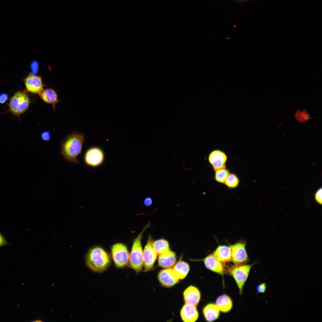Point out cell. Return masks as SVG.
I'll return each instance as SVG.
<instances>
[{
	"mask_svg": "<svg viewBox=\"0 0 322 322\" xmlns=\"http://www.w3.org/2000/svg\"><path fill=\"white\" fill-rule=\"evenodd\" d=\"M85 138L84 134L79 132L74 133L67 137L61 146V153L65 159L74 163H79L77 157L81 153Z\"/></svg>",
	"mask_w": 322,
	"mask_h": 322,
	"instance_id": "cell-1",
	"label": "cell"
},
{
	"mask_svg": "<svg viewBox=\"0 0 322 322\" xmlns=\"http://www.w3.org/2000/svg\"><path fill=\"white\" fill-rule=\"evenodd\" d=\"M185 303L197 306L200 301L201 294L199 290L196 287L191 286L187 288L183 293Z\"/></svg>",
	"mask_w": 322,
	"mask_h": 322,
	"instance_id": "cell-15",
	"label": "cell"
},
{
	"mask_svg": "<svg viewBox=\"0 0 322 322\" xmlns=\"http://www.w3.org/2000/svg\"><path fill=\"white\" fill-rule=\"evenodd\" d=\"M180 314L182 319L185 322H195L199 317L196 306L187 303L182 307Z\"/></svg>",
	"mask_w": 322,
	"mask_h": 322,
	"instance_id": "cell-13",
	"label": "cell"
},
{
	"mask_svg": "<svg viewBox=\"0 0 322 322\" xmlns=\"http://www.w3.org/2000/svg\"><path fill=\"white\" fill-rule=\"evenodd\" d=\"M174 265L172 269L177 277L179 280L184 279L189 272V264L184 261L180 260Z\"/></svg>",
	"mask_w": 322,
	"mask_h": 322,
	"instance_id": "cell-20",
	"label": "cell"
},
{
	"mask_svg": "<svg viewBox=\"0 0 322 322\" xmlns=\"http://www.w3.org/2000/svg\"><path fill=\"white\" fill-rule=\"evenodd\" d=\"M256 262L249 265H236L231 266L228 269L230 274L234 279L241 294L244 285L248 277L252 267Z\"/></svg>",
	"mask_w": 322,
	"mask_h": 322,
	"instance_id": "cell-5",
	"label": "cell"
},
{
	"mask_svg": "<svg viewBox=\"0 0 322 322\" xmlns=\"http://www.w3.org/2000/svg\"><path fill=\"white\" fill-rule=\"evenodd\" d=\"M8 96L6 93H3L0 95V103H4L8 99Z\"/></svg>",
	"mask_w": 322,
	"mask_h": 322,
	"instance_id": "cell-29",
	"label": "cell"
},
{
	"mask_svg": "<svg viewBox=\"0 0 322 322\" xmlns=\"http://www.w3.org/2000/svg\"><path fill=\"white\" fill-rule=\"evenodd\" d=\"M152 246L157 254L160 255L170 250L168 241L161 239L152 242Z\"/></svg>",
	"mask_w": 322,
	"mask_h": 322,
	"instance_id": "cell-22",
	"label": "cell"
},
{
	"mask_svg": "<svg viewBox=\"0 0 322 322\" xmlns=\"http://www.w3.org/2000/svg\"><path fill=\"white\" fill-rule=\"evenodd\" d=\"M30 103L28 95L24 92H18L10 99L9 107L13 114L19 115L27 109Z\"/></svg>",
	"mask_w": 322,
	"mask_h": 322,
	"instance_id": "cell-4",
	"label": "cell"
},
{
	"mask_svg": "<svg viewBox=\"0 0 322 322\" xmlns=\"http://www.w3.org/2000/svg\"><path fill=\"white\" fill-rule=\"evenodd\" d=\"M152 199L150 197H147L146 198L144 201V205L145 206H150L152 203Z\"/></svg>",
	"mask_w": 322,
	"mask_h": 322,
	"instance_id": "cell-30",
	"label": "cell"
},
{
	"mask_svg": "<svg viewBox=\"0 0 322 322\" xmlns=\"http://www.w3.org/2000/svg\"><path fill=\"white\" fill-rule=\"evenodd\" d=\"M216 305L219 310L223 312L229 311L232 307V302L230 298L226 295L219 296L216 299Z\"/></svg>",
	"mask_w": 322,
	"mask_h": 322,
	"instance_id": "cell-21",
	"label": "cell"
},
{
	"mask_svg": "<svg viewBox=\"0 0 322 322\" xmlns=\"http://www.w3.org/2000/svg\"><path fill=\"white\" fill-rule=\"evenodd\" d=\"M158 278L160 283L166 287L174 286L178 283L179 280L173 269L170 268L160 271L158 274Z\"/></svg>",
	"mask_w": 322,
	"mask_h": 322,
	"instance_id": "cell-11",
	"label": "cell"
},
{
	"mask_svg": "<svg viewBox=\"0 0 322 322\" xmlns=\"http://www.w3.org/2000/svg\"><path fill=\"white\" fill-rule=\"evenodd\" d=\"M111 259L109 254L103 248L96 247L90 249L86 256V263L92 271L102 272L109 266Z\"/></svg>",
	"mask_w": 322,
	"mask_h": 322,
	"instance_id": "cell-2",
	"label": "cell"
},
{
	"mask_svg": "<svg viewBox=\"0 0 322 322\" xmlns=\"http://www.w3.org/2000/svg\"><path fill=\"white\" fill-rule=\"evenodd\" d=\"M153 241L152 236H149L143 250V265L145 272L152 269L157 258V254L153 247Z\"/></svg>",
	"mask_w": 322,
	"mask_h": 322,
	"instance_id": "cell-7",
	"label": "cell"
},
{
	"mask_svg": "<svg viewBox=\"0 0 322 322\" xmlns=\"http://www.w3.org/2000/svg\"><path fill=\"white\" fill-rule=\"evenodd\" d=\"M8 244H9V243L4 236L0 233V247Z\"/></svg>",
	"mask_w": 322,
	"mask_h": 322,
	"instance_id": "cell-27",
	"label": "cell"
},
{
	"mask_svg": "<svg viewBox=\"0 0 322 322\" xmlns=\"http://www.w3.org/2000/svg\"><path fill=\"white\" fill-rule=\"evenodd\" d=\"M203 313L205 319L208 322H211L217 319L219 315V310L217 306L213 304H210L203 309Z\"/></svg>",
	"mask_w": 322,
	"mask_h": 322,
	"instance_id": "cell-19",
	"label": "cell"
},
{
	"mask_svg": "<svg viewBox=\"0 0 322 322\" xmlns=\"http://www.w3.org/2000/svg\"><path fill=\"white\" fill-rule=\"evenodd\" d=\"M203 261L208 269L220 274L224 273L225 268L223 263L217 260L213 254L209 255Z\"/></svg>",
	"mask_w": 322,
	"mask_h": 322,
	"instance_id": "cell-14",
	"label": "cell"
},
{
	"mask_svg": "<svg viewBox=\"0 0 322 322\" xmlns=\"http://www.w3.org/2000/svg\"><path fill=\"white\" fill-rule=\"evenodd\" d=\"M213 255L217 260L223 263L232 261V252L230 246H219L213 252Z\"/></svg>",
	"mask_w": 322,
	"mask_h": 322,
	"instance_id": "cell-16",
	"label": "cell"
},
{
	"mask_svg": "<svg viewBox=\"0 0 322 322\" xmlns=\"http://www.w3.org/2000/svg\"><path fill=\"white\" fill-rule=\"evenodd\" d=\"M25 86L27 91L39 94L44 89V85L41 78L38 75H30L24 80Z\"/></svg>",
	"mask_w": 322,
	"mask_h": 322,
	"instance_id": "cell-10",
	"label": "cell"
},
{
	"mask_svg": "<svg viewBox=\"0 0 322 322\" xmlns=\"http://www.w3.org/2000/svg\"><path fill=\"white\" fill-rule=\"evenodd\" d=\"M267 288L266 284L264 282L262 283L259 284L257 287V291L258 293H264Z\"/></svg>",
	"mask_w": 322,
	"mask_h": 322,
	"instance_id": "cell-25",
	"label": "cell"
},
{
	"mask_svg": "<svg viewBox=\"0 0 322 322\" xmlns=\"http://www.w3.org/2000/svg\"><path fill=\"white\" fill-rule=\"evenodd\" d=\"M150 225L149 223L147 224L135 239L130 254V267L137 273L141 271L143 266V250L141 242L143 235Z\"/></svg>",
	"mask_w": 322,
	"mask_h": 322,
	"instance_id": "cell-3",
	"label": "cell"
},
{
	"mask_svg": "<svg viewBox=\"0 0 322 322\" xmlns=\"http://www.w3.org/2000/svg\"><path fill=\"white\" fill-rule=\"evenodd\" d=\"M111 254L114 262L118 268L126 267L129 263L130 253L127 247L121 243L114 244L111 247Z\"/></svg>",
	"mask_w": 322,
	"mask_h": 322,
	"instance_id": "cell-6",
	"label": "cell"
},
{
	"mask_svg": "<svg viewBox=\"0 0 322 322\" xmlns=\"http://www.w3.org/2000/svg\"><path fill=\"white\" fill-rule=\"evenodd\" d=\"M176 258L175 253L170 250L159 255L158 258V265L162 268H170L175 264Z\"/></svg>",
	"mask_w": 322,
	"mask_h": 322,
	"instance_id": "cell-17",
	"label": "cell"
},
{
	"mask_svg": "<svg viewBox=\"0 0 322 322\" xmlns=\"http://www.w3.org/2000/svg\"><path fill=\"white\" fill-rule=\"evenodd\" d=\"M322 190L321 189L318 190L315 194V199L317 202L320 205L322 204Z\"/></svg>",
	"mask_w": 322,
	"mask_h": 322,
	"instance_id": "cell-26",
	"label": "cell"
},
{
	"mask_svg": "<svg viewBox=\"0 0 322 322\" xmlns=\"http://www.w3.org/2000/svg\"><path fill=\"white\" fill-rule=\"evenodd\" d=\"M224 183L229 188H234L238 186L239 180L235 174H229Z\"/></svg>",
	"mask_w": 322,
	"mask_h": 322,
	"instance_id": "cell-24",
	"label": "cell"
},
{
	"mask_svg": "<svg viewBox=\"0 0 322 322\" xmlns=\"http://www.w3.org/2000/svg\"><path fill=\"white\" fill-rule=\"evenodd\" d=\"M104 159V154L103 150L97 147L89 148L86 151L84 157V161L86 164L93 167L101 165Z\"/></svg>",
	"mask_w": 322,
	"mask_h": 322,
	"instance_id": "cell-8",
	"label": "cell"
},
{
	"mask_svg": "<svg viewBox=\"0 0 322 322\" xmlns=\"http://www.w3.org/2000/svg\"><path fill=\"white\" fill-rule=\"evenodd\" d=\"M215 179L218 182L224 183L229 174V171L224 167L216 170Z\"/></svg>",
	"mask_w": 322,
	"mask_h": 322,
	"instance_id": "cell-23",
	"label": "cell"
},
{
	"mask_svg": "<svg viewBox=\"0 0 322 322\" xmlns=\"http://www.w3.org/2000/svg\"><path fill=\"white\" fill-rule=\"evenodd\" d=\"M232 260L236 265L245 264L248 258L245 248V243L238 242L230 246Z\"/></svg>",
	"mask_w": 322,
	"mask_h": 322,
	"instance_id": "cell-9",
	"label": "cell"
},
{
	"mask_svg": "<svg viewBox=\"0 0 322 322\" xmlns=\"http://www.w3.org/2000/svg\"><path fill=\"white\" fill-rule=\"evenodd\" d=\"M39 95L41 98L44 102L52 104L53 107H55L59 101L57 93L52 89H44Z\"/></svg>",
	"mask_w": 322,
	"mask_h": 322,
	"instance_id": "cell-18",
	"label": "cell"
},
{
	"mask_svg": "<svg viewBox=\"0 0 322 322\" xmlns=\"http://www.w3.org/2000/svg\"><path fill=\"white\" fill-rule=\"evenodd\" d=\"M41 137L44 141H48L50 138V134L49 131H46L44 132L41 134Z\"/></svg>",
	"mask_w": 322,
	"mask_h": 322,
	"instance_id": "cell-28",
	"label": "cell"
},
{
	"mask_svg": "<svg viewBox=\"0 0 322 322\" xmlns=\"http://www.w3.org/2000/svg\"><path fill=\"white\" fill-rule=\"evenodd\" d=\"M208 160L213 169L216 171L219 169L225 167V165L227 160V157L225 153L219 150H215L210 154Z\"/></svg>",
	"mask_w": 322,
	"mask_h": 322,
	"instance_id": "cell-12",
	"label": "cell"
}]
</instances>
